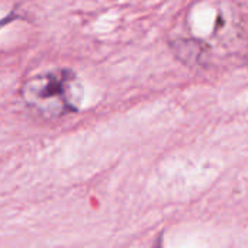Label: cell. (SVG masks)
Returning <instances> with one entry per match:
<instances>
[{"label":"cell","instance_id":"cell-1","mask_svg":"<svg viewBox=\"0 0 248 248\" xmlns=\"http://www.w3.org/2000/svg\"><path fill=\"white\" fill-rule=\"evenodd\" d=\"M83 84L71 68H51L33 74L20 87L26 108L45 121L74 113L83 102Z\"/></svg>","mask_w":248,"mask_h":248}]
</instances>
